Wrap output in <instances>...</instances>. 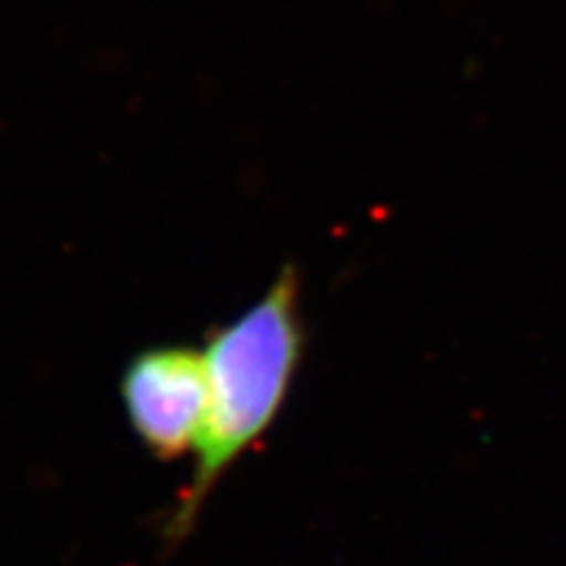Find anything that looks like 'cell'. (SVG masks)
I'll list each match as a JSON object with an SVG mask.
<instances>
[{
  "instance_id": "cell-1",
  "label": "cell",
  "mask_w": 566,
  "mask_h": 566,
  "mask_svg": "<svg viewBox=\"0 0 566 566\" xmlns=\"http://www.w3.org/2000/svg\"><path fill=\"white\" fill-rule=\"evenodd\" d=\"M202 354L210 384L208 415L195 449L192 480L163 522L168 551L195 533L205 501L221 478L263 441L286 405L304 357L296 268H283L263 300L210 331Z\"/></svg>"
},
{
  "instance_id": "cell-2",
  "label": "cell",
  "mask_w": 566,
  "mask_h": 566,
  "mask_svg": "<svg viewBox=\"0 0 566 566\" xmlns=\"http://www.w3.org/2000/svg\"><path fill=\"white\" fill-rule=\"evenodd\" d=\"M208 396L205 354L189 346L142 349L122 375V401L134 436L158 462H176L197 449Z\"/></svg>"
}]
</instances>
